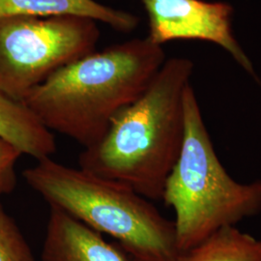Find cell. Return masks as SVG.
Masks as SVG:
<instances>
[{"label":"cell","mask_w":261,"mask_h":261,"mask_svg":"<svg viewBox=\"0 0 261 261\" xmlns=\"http://www.w3.org/2000/svg\"><path fill=\"white\" fill-rule=\"evenodd\" d=\"M166 60L163 46L149 38L129 40L61 68L21 102L50 132L88 148L144 93Z\"/></svg>","instance_id":"6da1fadb"},{"label":"cell","mask_w":261,"mask_h":261,"mask_svg":"<svg viewBox=\"0 0 261 261\" xmlns=\"http://www.w3.org/2000/svg\"><path fill=\"white\" fill-rule=\"evenodd\" d=\"M185 57L167 59L148 88L119 112L106 136L84 148L79 168L162 199L184 139V94L194 73Z\"/></svg>","instance_id":"7a4b0ae2"},{"label":"cell","mask_w":261,"mask_h":261,"mask_svg":"<svg viewBox=\"0 0 261 261\" xmlns=\"http://www.w3.org/2000/svg\"><path fill=\"white\" fill-rule=\"evenodd\" d=\"M22 176L49 207L111 236L137 259H182L174 222L130 186L53 158L37 161Z\"/></svg>","instance_id":"3957f363"},{"label":"cell","mask_w":261,"mask_h":261,"mask_svg":"<svg viewBox=\"0 0 261 261\" xmlns=\"http://www.w3.org/2000/svg\"><path fill=\"white\" fill-rule=\"evenodd\" d=\"M184 122L183 143L162 196L175 213L178 248L183 255L216 231L261 211V180L241 183L224 168L192 84L184 94Z\"/></svg>","instance_id":"277c9868"},{"label":"cell","mask_w":261,"mask_h":261,"mask_svg":"<svg viewBox=\"0 0 261 261\" xmlns=\"http://www.w3.org/2000/svg\"><path fill=\"white\" fill-rule=\"evenodd\" d=\"M98 22L76 16L0 19V91L22 101L61 68L96 50Z\"/></svg>","instance_id":"5b68a950"},{"label":"cell","mask_w":261,"mask_h":261,"mask_svg":"<svg viewBox=\"0 0 261 261\" xmlns=\"http://www.w3.org/2000/svg\"><path fill=\"white\" fill-rule=\"evenodd\" d=\"M148 17L147 37L160 46L174 40H201L224 48L238 65L257 76L252 60L234 36L233 8L224 1L141 0Z\"/></svg>","instance_id":"8992f818"},{"label":"cell","mask_w":261,"mask_h":261,"mask_svg":"<svg viewBox=\"0 0 261 261\" xmlns=\"http://www.w3.org/2000/svg\"><path fill=\"white\" fill-rule=\"evenodd\" d=\"M41 261H140L64 211L49 207Z\"/></svg>","instance_id":"52a82bcc"},{"label":"cell","mask_w":261,"mask_h":261,"mask_svg":"<svg viewBox=\"0 0 261 261\" xmlns=\"http://www.w3.org/2000/svg\"><path fill=\"white\" fill-rule=\"evenodd\" d=\"M19 16H76L105 23L123 33L132 32L140 23L136 15L97 0H0V19Z\"/></svg>","instance_id":"ba28073f"},{"label":"cell","mask_w":261,"mask_h":261,"mask_svg":"<svg viewBox=\"0 0 261 261\" xmlns=\"http://www.w3.org/2000/svg\"><path fill=\"white\" fill-rule=\"evenodd\" d=\"M0 139L40 161L56 152V137L23 102L0 91Z\"/></svg>","instance_id":"9c48e42d"},{"label":"cell","mask_w":261,"mask_h":261,"mask_svg":"<svg viewBox=\"0 0 261 261\" xmlns=\"http://www.w3.org/2000/svg\"><path fill=\"white\" fill-rule=\"evenodd\" d=\"M181 261H261V239L226 226L186 252Z\"/></svg>","instance_id":"30bf717a"},{"label":"cell","mask_w":261,"mask_h":261,"mask_svg":"<svg viewBox=\"0 0 261 261\" xmlns=\"http://www.w3.org/2000/svg\"><path fill=\"white\" fill-rule=\"evenodd\" d=\"M0 261H37L18 224L1 205Z\"/></svg>","instance_id":"8fae6325"},{"label":"cell","mask_w":261,"mask_h":261,"mask_svg":"<svg viewBox=\"0 0 261 261\" xmlns=\"http://www.w3.org/2000/svg\"><path fill=\"white\" fill-rule=\"evenodd\" d=\"M22 155L16 146L0 139V197L9 195L16 188V166Z\"/></svg>","instance_id":"7c38bea8"}]
</instances>
